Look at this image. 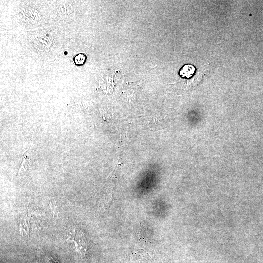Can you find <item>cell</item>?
Masks as SVG:
<instances>
[{
  "label": "cell",
  "instance_id": "cell-3",
  "mask_svg": "<svg viewBox=\"0 0 263 263\" xmlns=\"http://www.w3.org/2000/svg\"><path fill=\"white\" fill-rule=\"evenodd\" d=\"M76 57V59H74V61L78 65H83L85 62L87 58L86 55L84 53L78 54Z\"/></svg>",
  "mask_w": 263,
  "mask_h": 263
},
{
  "label": "cell",
  "instance_id": "cell-4",
  "mask_svg": "<svg viewBox=\"0 0 263 263\" xmlns=\"http://www.w3.org/2000/svg\"><path fill=\"white\" fill-rule=\"evenodd\" d=\"M51 208L54 213V215L57 214V209L55 201H50V203Z\"/></svg>",
  "mask_w": 263,
  "mask_h": 263
},
{
  "label": "cell",
  "instance_id": "cell-2",
  "mask_svg": "<svg viewBox=\"0 0 263 263\" xmlns=\"http://www.w3.org/2000/svg\"><path fill=\"white\" fill-rule=\"evenodd\" d=\"M195 71V67L189 64L184 65L179 71V75L184 78L188 79L191 78Z\"/></svg>",
  "mask_w": 263,
  "mask_h": 263
},
{
  "label": "cell",
  "instance_id": "cell-1",
  "mask_svg": "<svg viewBox=\"0 0 263 263\" xmlns=\"http://www.w3.org/2000/svg\"><path fill=\"white\" fill-rule=\"evenodd\" d=\"M75 236V247L76 251L81 254L82 257L85 256L87 252V244L85 236L80 231H77Z\"/></svg>",
  "mask_w": 263,
  "mask_h": 263
},
{
  "label": "cell",
  "instance_id": "cell-5",
  "mask_svg": "<svg viewBox=\"0 0 263 263\" xmlns=\"http://www.w3.org/2000/svg\"><path fill=\"white\" fill-rule=\"evenodd\" d=\"M47 263H59L57 261L54 260L52 258H48L47 260Z\"/></svg>",
  "mask_w": 263,
  "mask_h": 263
}]
</instances>
